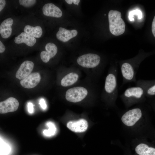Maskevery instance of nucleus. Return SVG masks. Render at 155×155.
I'll return each mask as SVG.
<instances>
[{
  "label": "nucleus",
  "instance_id": "obj_1",
  "mask_svg": "<svg viewBox=\"0 0 155 155\" xmlns=\"http://www.w3.org/2000/svg\"><path fill=\"white\" fill-rule=\"evenodd\" d=\"M117 68L115 66L110 67L106 77L104 92L105 96L110 102L114 101L118 94L117 83Z\"/></svg>",
  "mask_w": 155,
  "mask_h": 155
},
{
  "label": "nucleus",
  "instance_id": "obj_2",
  "mask_svg": "<svg viewBox=\"0 0 155 155\" xmlns=\"http://www.w3.org/2000/svg\"><path fill=\"white\" fill-rule=\"evenodd\" d=\"M108 16L111 33L116 36L123 34L125 31V24L121 18V13L117 10H111Z\"/></svg>",
  "mask_w": 155,
  "mask_h": 155
},
{
  "label": "nucleus",
  "instance_id": "obj_3",
  "mask_svg": "<svg viewBox=\"0 0 155 155\" xmlns=\"http://www.w3.org/2000/svg\"><path fill=\"white\" fill-rule=\"evenodd\" d=\"M121 96L126 102L130 103L144 99L146 96L142 89L136 86L127 88Z\"/></svg>",
  "mask_w": 155,
  "mask_h": 155
},
{
  "label": "nucleus",
  "instance_id": "obj_4",
  "mask_svg": "<svg viewBox=\"0 0 155 155\" xmlns=\"http://www.w3.org/2000/svg\"><path fill=\"white\" fill-rule=\"evenodd\" d=\"M100 61V57L98 55L89 53L79 57L77 59V62L84 67L93 68L98 66Z\"/></svg>",
  "mask_w": 155,
  "mask_h": 155
},
{
  "label": "nucleus",
  "instance_id": "obj_5",
  "mask_svg": "<svg viewBox=\"0 0 155 155\" xmlns=\"http://www.w3.org/2000/svg\"><path fill=\"white\" fill-rule=\"evenodd\" d=\"M88 91L82 87L78 86L69 89L66 92L65 98L68 101L77 102L81 101L87 96Z\"/></svg>",
  "mask_w": 155,
  "mask_h": 155
},
{
  "label": "nucleus",
  "instance_id": "obj_6",
  "mask_svg": "<svg viewBox=\"0 0 155 155\" xmlns=\"http://www.w3.org/2000/svg\"><path fill=\"white\" fill-rule=\"evenodd\" d=\"M142 115V111L140 108H134L125 112L122 116L121 120L126 125L132 126L141 118Z\"/></svg>",
  "mask_w": 155,
  "mask_h": 155
},
{
  "label": "nucleus",
  "instance_id": "obj_7",
  "mask_svg": "<svg viewBox=\"0 0 155 155\" xmlns=\"http://www.w3.org/2000/svg\"><path fill=\"white\" fill-rule=\"evenodd\" d=\"M136 86L141 87L145 96L152 97L155 95V80H138L135 82Z\"/></svg>",
  "mask_w": 155,
  "mask_h": 155
},
{
  "label": "nucleus",
  "instance_id": "obj_8",
  "mask_svg": "<svg viewBox=\"0 0 155 155\" xmlns=\"http://www.w3.org/2000/svg\"><path fill=\"white\" fill-rule=\"evenodd\" d=\"M19 102L15 98L11 97L0 102V113L14 112L18 108Z\"/></svg>",
  "mask_w": 155,
  "mask_h": 155
},
{
  "label": "nucleus",
  "instance_id": "obj_9",
  "mask_svg": "<svg viewBox=\"0 0 155 155\" xmlns=\"http://www.w3.org/2000/svg\"><path fill=\"white\" fill-rule=\"evenodd\" d=\"M41 77L38 72H34L22 80L20 82L21 85L26 88H31L36 86L40 82Z\"/></svg>",
  "mask_w": 155,
  "mask_h": 155
},
{
  "label": "nucleus",
  "instance_id": "obj_10",
  "mask_svg": "<svg viewBox=\"0 0 155 155\" xmlns=\"http://www.w3.org/2000/svg\"><path fill=\"white\" fill-rule=\"evenodd\" d=\"M78 34V31L75 29L69 30L60 27L56 33V37L59 40L65 42L76 37Z\"/></svg>",
  "mask_w": 155,
  "mask_h": 155
},
{
  "label": "nucleus",
  "instance_id": "obj_11",
  "mask_svg": "<svg viewBox=\"0 0 155 155\" xmlns=\"http://www.w3.org/2000/svg\"><path fill=\"white\" fill-rule=\"evenodd\" d=\"M34 67V63L30 61H25L21 65L16 72V77L19 80H22L31 73Z\"/></svg>",
  "mask_w": 155,
  "mask_h": 155
},
{
  "label": "nucleus",
  "instance_id": "obj_12",
  "mask_svg": "<svg viewBox=\"0 0 155 155\" xmlns=\"http://www.w3.org/2000/svg\"><path fill=\"white\" fill-rule=\"evenodd\" d=\"M42 10L44 15L47 16L59 18L63 15L60 8L52 3L45 4L43 7Z\"/></svg>",
  "mask_w": 155,
  "mask_h": 155
},
{
  "label": "nucleus",
  "instance_id": "obj_13",
  "mask_svg": "<svg viewBox=\"0 0 155 155\" xmlns=\"http://www.w3.org/2000/svg\"><path fill=\"white\" fill-rule=\"evenodd\" d=\"M67 126L68 128L73 131L81 133L87 129L88 125L86 120L81 119L77 121H70L68 122Z\"/></svg>",
  "mask_w": 155,
  "mask_h": 155
},
{
  "label": "nucleus",
  "instance_id": "obj_14",
  "mask_svg": "<svg viewBox=\"0 0 155 155\" xmlns=\"http://www.w3.org/2000/svg\"><path fill=\"white\" fill-rule=\"evenodd\" d=\"M13 22V20L10 18L5 20L2 22L0 25V34L3 38H7L11 36Z\"/></svg>",
  "mask_w": 155,
  "mask_h": 155
},
{
  "label": "nucleus",
  "instance_id": "obj_15",
  "mask_svg": "<svg viewBox=\"0 0 155 155\" xmlns=\"http://www.w3.org/2000/svg\"><path fill=\"white\" fill-rule=\"evenodd\" d=\"M36 41V39L25 32H22L15 37V42L19 44L24 43L29 46H33Z\"/></svg>",
  "mask_w": 155,
  "mask_h": 155
},
{
  "label": "nucleus",
  "instance_id": "obj_16",
  "mask_svg": "<svg viewBox=\"0 0 155 155\" xmlns=\"http://www.w3.org/2000/svg\"><path fill=\"white\" fill-rule=\"evenodd\" d=\"M135 150L139 155H155V148L149 147L144 144L142 143L138 145Z\"/></svg>",
  "mask_w": 155,
  "mask_h": 155
},
{
  "label": "nucleus",
  "instance_id": "obj_17",
  "mask_svg": "<svg viewBox=\"0 0 155 155\" xmlns=\"http://www.w3.org/2000/svg\"><path fill=\"white\" fill-rule=\"evenodd\" d=\"M25 32L34 38H39L42 34V30L40 26H36L35 27L27 25L24 29Z\"/></svg>",
  "mask_w": 155,
  "mask_h": 155
},
{
  "label": "nucleus",
  "instance_id": "obj_18",
  "mask_svg": "<svg viewBox=\"0 0 155 155\" xmlns=\"http://www.w3.org/2000/svg\"><path fill=\"white\" fill-rule=\"evenodd\" d=\"M78 75L75 73H70L65 75L61 80V85L64 87L71 86L78 80Z\"/></svg>",
  "mask_w": 155,
  "mask_h": 155
},
{
  "label": "nucleus",
  "instance_id": "obj_19",
  "mask_svg": "<svg viewBox=\"0 0 155 155\" xmlns=\"http://www.w3.org/2000/svg\"><path fill=\"white\" fill-rule=\"evenodd\" d=\"M45 49L49 55L50 59L56 55L58 51L56 45L52 42L47 43L45 45Z\"/></svg>",
  "mask_w": 155,
  "mask_h": 155
},
{
  "label": "nucleus",
  "instance_id": "obj_20",
  "mask_svg": "<svg viewBox=\"0 0 155 155\" xmlns=\"http://www.w3.org/2000/svg\"><path fill=\"white\" fill-rule=\"evenodd\" d=\"M49 127L48 130H45L43 131L44 134L46 136H49L54 135L56 131V128L55 125L51 122L47 123Z\"/></svg>",
  "mask_w": 155,
  "mask_h": 155
},
{
  "label": "nucleus",
  "instance_id": "obj_21",
  "mask_svg": "<svg viewBox=\"0 0 155 155\" xmlns=\"http://www.w3.org/2000/svg\"><path fill=\"white\" fill-rule=\"evenodd\" d=\"M20 5L26 7H30L35 5L36 2L35 0H20Z\"/></svg>",
  "mask_w": 155,
  "mask_h": 155
},
{
  "label": "nucleus",
  "instance_id": "obj_22",
  "mask_svg": "<svg viewBox=\"0 0 155 155\" xmlns=\"http://www.w3.org/2000/svg\"><path fill=\"white\" fill-rule=\"evenodd\" d=\"M40 57L42 61L45 63L48 62L50 59L49 55L46 51H42L40 53Z\"/></svg>",
  "mask_w": 155,
  "mask_h": 155
},
{
  "label": "nucleus",
  "instance_id": "obj_23",
  "mask_svg": "<svg viewBox=\"0 0 155 155\" xmlns=\"http://www.w3.org/2000/svg\"><path fill=\"white\" fill-rule=\"evenodd\" d=\"M136 14L138 16L139 18H141L142 17V13L141 11L139 10H136L134 11L130 12L129 15V18L130 21L133 20V15Z\"/></svg>",
  "mask_w": 155,
  "mask_h": 155
},
{
  "label": "nucleus",
  "instance_id": "obj_24",
  "mask_svg": "<svg viewBox=\"0 0 155 155\" xmlns=\"http://www.w3.org/2000/svg\"><path fill=\"white\" fill-rule=\"evenodd\" d=\"M65 1L69 4H73L76 5H78L80 1V0H66Z\"/></svg>",
  "mask_w": 155,
  "mask_h": 155
},
{
  "label": "nucleus",
  "instance_id": "obj_25",
  "mask_svg": "<svg viewBox=\"0 0 155 155\" xmlns=\"http://www.w3.org/2000/svg\"><path fill=\"white\" fill-rule=\"evenodd\" d=\"M40 104L41 108L43 109H45L46 108V105L44 99L43 98L40 99Z\"/></svg>",
  "mask_w": 155,
  "mask_h": 155
},
{
  "label": "nucleus",
  "instance_id": "obj_26",
  "mask_svg": "<svg viewBox=\"0 0 155 155\" xmlns=\"http://www.w3.org/2000/svg\"><path fill=\"white\" fill-rule=\"evenodd\" d=\"M152 33L155 37V16L154 17L153 20L152 21Z\"/></svg>",
  "mask_w": 155,
  "mask_h": 155
},
{
  "label": "nucleus",
  "instance_id": "obj_27",
  "mask_svg": "<svg viewBox=\"0 0 155 155\" xmlns=\"http://www.w3.org/2000/svg\"><path fill=\"white\" fill-rule=\"evenodd\" d=\"M28 112L30 113H32L34 111L33 104L32 103L29 102L28 103Z\"/></svg>",
  "mask_w": 155,
  "mask_h": 155
},
{
  "label": "nucleus",
  "instance_id": "obj_28",
  "mask_svg": "<svg viewBox=\"0 0 155 155\" xmlns=\"http://www.w3.org/2000/svg\"><path fill=\"white\" fill-rule=\"evenodd\" d=\"M6 5V1L5 0H0V12L4 8Z\"/></svg>",
  "mask_w": 155,
  "mask_h": 155
},
{
  "label": "nucleus",
  "instance_id": "obj_29",
  "mask_svg": "<svg viewBox=\"0 0 155 155\" xmlns=\"http://www.w3.org/2000/svg\"><path fill=\"white\" fill-rule=\"evenodd\" d=\"M5 48L2 42L0 40V53H3L5 51Z\"/></svg>",
  "mask_w": 155,
  "mask_h": 155
},
{
  "label": "nucleus",
  "instance_id": "obj_30",
  "mask_svg": "<svg viewBox=\"0 0 155 155\" xmlns=\"http://www.w3.org/2000/svg\"><path fill=\"white\" fill-rule=\"evenodd\" d=\"M0 155H5L3 153H0Z\"/></svg>",
  "mask_w": 155,
  "mask_h": 155
}]
</instances>
